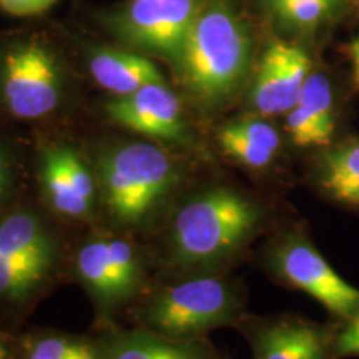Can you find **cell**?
Returning <instances> with one entry per match:
<instances>
[{"mask_svg": "<svg viewBox=\"0 0 359 359\" xmlns=\"http://www.w3.org/2000/svg\"><path fill=\"white\" fill-rule=\"evenodd\" d=\"M251 40L246 25L224 0L203 2L177 64L191 95L222 103L243 82Z\"/></svg>", "mask_w": 359, "mask_h": 359, "instance_id": "6da1fadb", "label": "cell"}, {"mask_svg": "<svg viewBox=\"0 0 359 359\" xmlns=\"http://www.w3.org/2000/svg\"><path fill=\"white\" fill-rule=\"evenodd\" d=\"M259 222L257 205L230 188H213L180 208L172 228V258L210 264L236 251Z\"/></svg>", "mask_w": 359, "mask_h": 359, "instance_id": "7a4b0ae2", "label": "cell"}, {"mask_svg": "<svg viewBox=\"0 0 359 359\" xmlns=\"http://www.w3.org/2000/svg\"><path fill=\"white\" fill-rule=\"evenodd\" d=\"M175 178L173 160L150 143H125L100 158L107 210L123 224L143 222L170 191Z\"/></svg>", "mask_w": 359, "mask_h": 359, "instance_id": "3957f363", "label": "cell"}, {"mask_svg": "<svg viewBox=\"0 0 359 359\" xmlns=\"http://www.w3.org/2000/svg\"><path fill=\"white\" fill-rule=\"evenodd\" d=\"M231 311V294L217 278H193L156 296L148 306L147 321L173 338L198 334L222 325Z\"/></svg>", "mask_w": 359, "mask_h": 359, "instance_id": "277c9868", "label": "cell"}, {"mask_svg": "<svg viewBox=\"0 0 359 359\" xmlns=\"http://www.w3.org/2000/svg\"><path fill=\"white\" fill-rule=\"evenodd\" d=\"M205 0H133L111 20L125 43L178 62Z\"/></svg>", "mask_w": 359, "mask_h": 359, "instance_id": "5b68a950", "label": "cell"}, {"mask_svg": "<svg viewBox=\"0 0 359 359\" xmlns=\"http://www.w3.org/2000/svg\"><path fill=\"white\" fill-rule=\"evenodd\" d=\"M62 75L55 58L39 43L12 48L4 58L2 95L19 118H40L60 102Z\"/></svg>", "mask_w": 359, "mask_h": 359, "instance_id": "8992f818", "label": "cell"}, {"mask_svg": "<svg viewBox=\"0 0 359 359\" xmlns=\"http://www.w3.org/2000/svg\"><path fill=\"white\" fill-rule=\"evenodd\" d=\"M276 262L286 281L303 290L331 313L349 318L359 311V290L344 281L306 241L293 240L283 245Z\"/></svg>", "mask_w": 359, "mask_h": 359, "instance_id": "52a82bcc", "label": "cell"}, {"mask_svg": "<svg viewBox=\"0 0 359 359\" xmlns=\"http://www.w3.org/2000/svg\"><path fill=\"white\" fill-rule=\"evenodd\" d=\"M311 60L303 48L285 42H273L264 52L255 77V107L262 115L290 111L298 103L309 77Z\"/></svg>", "mask_w": 359, "mask_h": 359, "instance_id": "ba28073f", "label": "cell"}, {"mask_svg": "<svg viewBox=\"0 0 359 359\" xmlns=\"http://www.w3.org/2000/svg\"><path fill=\"white\" fill-rule=\"evenodd\" d=\"M105 111L114 123L147 137L170 142L185 138L182 103L165 83H151L116 97L107 103Z\"/></svg>", "mask_w": 359, "mask_h": 359, "instance_id": "9c48e42d", "label": "cell"}, {"mask_svg": "<svg viewBox=\"0 0 359 359\" xmlns=\"http://www.w3.org/2000/svg\"><path fill=\"white\" fill-rule=\"evenodd\" d=\"M77 271L102 302L116 303L133 293L140 276V264L128 241L98 238L79 251Z\"/></svg>", "mask_w": 359, "mask_h": 359, "instance_id": "30bf717a", "label": "cell"}, {"mask_svg": "<svg viewBox=\"0 0 359 359\" xmlns=\"http://www.w3.org/2000/svg\"><path fill=\"white\" fill-rule=\"evenodd\" d=\"M286 130L299 147L327 145L334 132L333 92L323 74L309 75L302 95L288 111Z\"/></svg>", "mask_w": 359, "mask_h": 359, "instance_id": "8fae6325", "label": "cell"}, {"mask_svg": "<svg viewBox=\"0 0 359 359\" xmlns=\"http://www.w3.org/2000/svg\"><path fill=\"white\" fill-rule=\"evenodd\" d=\"M90 72L100 87L118 97L130 95L147 85L165 83L154 62L118 48L98 50L90 60Z\"/></svg>", "mask_w": 359, "mask_h": 359, "instance_id": "7c38bea8", "label": "cell"}, {"mask_svg": "<svg viewBox=\"0 0 359 359\" xmlns=\"http://www.w3.org/2000/svg\"><path fill=\"white\" fill-rule=\"evenodd\" d=\"M257 359H325V344L314 327L283 323L258 336Z\"/></svg>", "mask_w": 359, "mask_h": 359, "instance_id": "4fadbf2b", "label": "cell"}, {"mask_svg": "<svg viewBox=\"0 0 359 359\" xmlns=\"http://www.w3.org/2000/svg\"><path fill=\"white\" fill-rule=\"evenodd\" d=\"M0 259L4 262L52 259L50 240L34 215L17 212L0 223Z\"/></svg>", "mask_w": 359, "mask_h": 359, "instance_id": "5bb4252c", "label": "cell"}, {"mask_svg": "<svg viewBox=\"0 0 359 359\" xmlns=\"http://www.w3.org/2000/svg\"><path fill=\"white\" fill-rule=\"evenodd\" d=\"M40 182L45 198L58 215L69 218H85L92 213L93 205L85 201L72 183L62 147H50L43 151Z\"/></svg>", "mask_w": 359, "mask_h": 359, "instance_id": "9a60e30c", "label": "cell"}, {"mask_svg": "<svg viewBox=\"0 0 359 359\" xmlns=\"http://www.w3.org/2000/svg\"><path fill=\"white\" fill-rule=\"evenodd\" d=\"M102 359H208L200 346L154 334H127L114 341Z\"/></svg>", "mask_w": 359, "mask_h": 359, "instance_id": "2e32d148", "label": "cell"}, {"mask_svg": "<svg viewBox=\"0 0 359 359\" xmlns=\"http://www.w3.org/2000/svg\"><path fill=\"white\" fill-rule=\"evenodd\" d=\"M321 183L336 200L359 206V142L326 154L321 167Z\"/></svg>", "mask_w": 359, "mask_h": 359, "instance_id": "e0dca14e", "label": "cell"}, {"mask_svg": "<svg viewBox=\"0 0 359 359\" xmlns=\"http://www.w3.org/2000/svg\"><path fill=\"white\" fill-rule=\"evenodd\" d=\"M52 259L4 262L0 259V296H22L42 281Z\"/></svg>", "mask_w": 359, "mask_h": 359, "instance_id": "ac0fdd59", "label": "cell"}, {"mask_svg": "<svg viewBox=\"0 0 359 359\" xmlns=\"http://www.w3.org/2000/svg\"><path fill=\"white\" fill-rule=\"evenodd\" d=\"M24 359H102L92 344L65 336H45L34 339L25 349Z\"/></svg>", "mask_w": 359, "mask_h": 359, "instance_id": "d6986e66", "label": "cell"}, {"mask_svg": "<svg viewBox=\"0 0 359 359\" xmlns=\"http://www.w3.org/2000/svg\"><path fill=\"white\" fill-rule=\"evenodd\" d=\"M341 0H281L273 6V12L285 24L298 29L318 25L326 19Z\"/></svg>", "mask_w": 359, "mask_h": 359, "instance_id": "ffe728a7", "label": "cell"}, {"mask_svg": "<svg viewBox=\"0 0 359 359\" xmlns=\"http://www.w3.org/2000/svg\"><path fill=\"white\" fill-rule=\"evenodd\" d=\"M218 140L224 154L230 155L238 163H243L245 167L250 168L268 167L271 163L273 156H275V151L241 137V135L233 132L228 125L219 130Z\"/></svg>", "mask_w": 359, "mask_h": 359, "instance_id": "44dd1931", "label": "cell"}, {"mask_svg": "<svg viewBox=\"0 0 359 359\" xmlns=\"http://www.w3.org/2000/svg\"><path fill=\"white\" fill-rule=\"evenodd\" d=\"M62 154H64V161L67 172H69L72 183H74L75 190L85 201L88 203H95V178H93L92 172H90L87 165L83 163V160L75 154L72 148L62 147Z\"/></svg>", "mask_w": 359, "mask_h": 359, "instance_id": "7402d4cb", "label": "cell"}, {"mask_svg": "<svg viewBox=\"0 0 359 359\" xmlns=\"http://www.w3.org/2000/svg\"><path fill=\"white\" fill-rule=\"evenodd\" d=\"M233 132H236L241 137L248 138V140L258 143L271 151H278L280 148V135L271 125L262 120H240V122H233L228 125Z\"/></svg>", "mask_w": 359, "mask_h": 359, "instance_id": "603a6c76", "label": "cell"}, {"mask_svg": "<svg viewBox=\"0 0 359 359\" xmlns=\"http://www.w3.org/2000/svg\"><path fill=\"white\" fill-rule=\"evenodd\" d=\"M58 0H0L4 12L15 17H32L48 11Z\"/></svg>", "mask_w": 359, "mask_h": 359, "instance_id": "cb8c5ba5", "label": "cell"}, {"mask_svg": "<svg viewBox=\"0 0 359 359\" xmlns=\"http://www.w3.org/2000/svg\"><path fill=\"white\" fill-rule=\"evenodd\" d=\"M339 354H359V311L353 316L351 325L343 331L338 339Z\"/></svg>", "mask_w": 359, "mask_h": 359, "instance_id": "d4e9b609", "label": "cell"}, {"mask_svg": "<svg viewBox=\"0 0 359 359\" xmlns=\"http://www.w3.org/2000/svg\"><path fill=\"white\" fill-rule=\"evenodd\" d=\"M8 183H11V163H8L7 155L0 148V200L6 195Z\"/></svg>", "mask_w": 359, "mask_h": 359, "instance_id": "484cf974", "label": "cell"}, {"mask_svg": "<svg viewBox=\"0 0 359 359\" xmlns=\"http://www.w3.org/2000/svg\"><path fill=\"white\" fill-rule=\"evenodd\" d=\"M349 55H351L353 65H359V35L349 45Z\"/></svg>", "mask_w": 359, "mask_h": 359, "instance_id": "4316f807", "label": "cell"}, {"mask_svg": "<svg viewBox=\"0 0 359 359\" xmlns=\"http://www.w3.org/2000/svg\"><path fill=\"white\" fill-rule=\"evenodd\" d=\"M0 359H8L7 348L4 346V343H2V341H0Z\"/></svg>", "mask_w": 359, "mask_h": 359, "instance_id": "83f0119b", "label": "cell"}, {"mask_svg": "<svg viewBox=\"0 0 359 359\" xmlns=\"http://www.w3.org/2000/svg\"><path fill=\"white\" fill-rule=\"evenodd\" d=\"M354 82L359 87V65H354Z\"/></svg>", "mask_w": 359, "mask_h": 359, "instance_id": "f1b7e54d", "label": "cell"}, {"mask_svg": "<svg viewBox=\"0 0 359 359\" xmlns=\"http://www.w3.org/2000/svg\"><path fill=\"white\" fill-rule=\"evenodd\" d=\"M268 2H269V6H271V7H273V6H276V4H278V2H281V0H268Z\"/></svg>", "mask_w": 359, "mask_h": 359, "instance_id": "f546056e", "label": "cell"}]
</instances>
